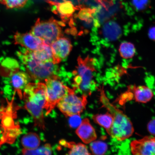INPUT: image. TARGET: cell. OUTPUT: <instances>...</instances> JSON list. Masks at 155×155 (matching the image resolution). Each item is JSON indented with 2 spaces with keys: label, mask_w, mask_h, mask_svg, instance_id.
<instances>
[{
  "label": "cell",
  "mask_w": 155,
  "mask_h": 155,
  "mask_svg": "<svg viewBox=\"0 0 155 155\" xmlns=\"http://www.w3.org/2000/svg\"><path fill=\"white\" fill-rule=\"evenodd\" d=\"M47 97L45 83H29L23 93L24 107L34 120L35 127L45 130L43 113Z\"/></svg>",
  "instance_id": "cell-1"
},
{
  "label": "cell",
  "mask_w": 155,
  "mask_h": 155,
  "mask_svg": "<svg viewBox=\"0 0 155 155\" xmlns=\"http://www.w3.org/2000/svg\"><path fill=\"white\" fill-rule=\"evenodd\" d=\"M100 101L102 106L113 116V122L110 128L107 130L108 135L119 141H123L130 137L134 133L132 123L129 117L121 110L110 102L106 95L103 87L99 89Z\"/></svg>",
  "instance_id": "cell-2"
},
{
  "label": "cell",
  "mask_w": 155,
  "mask_h": 155,
  "mask_svg": "<svg viewBox=\"0 0 155 155\" xmlns=\"http://www.w3.org/2000/svg\"><path fill=\"white\" fill-rule=\"evenodd\" d=\"M17 56L32 80L45 81L57 72L58 68L53 62L39 61L33 55L31 50L22 48L17 52Z\"/></svg>",
  "instance_id": "cell-3"
},
{
  "label": "cell",
  "mask_w": 155,
  "mask_h": 155,
  "mask_svg": "<svg viewBox=\"0 0 155 155\" xmlns=\"http://www.w3.org/2000/svg\"><path fill=\"white\" fill-rule=\"evenodd\" d=\"M94 60L88 57L83 59L79 57L77 60V70L74 71L76 75L74 79L75 89H78L83 95L88 97L92 94L93 87V73L96 71Z\"/></svg>",
  "instance_id": "cell-4"
},
{
  "label": "cell",
  "mask_w": 155,
  "mask_h": 155,
  "mask_svg": "<svg viewBox=\"0 0 155 155\" xmlns=\"http://www.w3.org/2000/svg\"><path fill=\"white\" fill-rule=\"evenodd\" d=\"M63 22H59L53 17L48 20L38 19L30 32L49 45L63 36L61 26Z\"/></svg>",
  "instance_id": "cell-5"
},
{
  "label": "cell",
  "mask_w": 155,
  "mask_h": 155,
  "mask_svg": "<svg viewBox=\"0 0 155 155\" xmlns=\"http://www.w3.org/2000/svg\"><path fill=\"white\" fill-rule=\"evenodd\" d=\"M46 87V101L44 109L46 111L45 115L49 114L63 97L69 93L75 91L64 85L60 77L53 75L45 80Z\"/></svg>",
  "instance_id": "cell-6"
},
{
  "label": "cell",
  "mask_w": 155,
  "mask_h": 155,
  "mask_svg": "<svg viewBox=\"0 0 155 155\" xmlns=\"http://www.w3.org/2000/svg\"><path fill=\"white\" fill-rule=\"evenodd\" d=\"M87 97L83 95L78 96L74 91L63 97L57 104V107L66 117L81 114L86 109Z\"/></svg>",
  "instance_id": "cell-7"
},
{
  "label": "cell",
  "mask_w": 155,
  "mask_h": 155,
  "mask_svg": "<svg viewBox=\"0 0 155 155\" xmlns=\"http://www.w3.org/2000/svg\"><path fill=\"white\" fill-rule=\"evenodd\" d=\"M46 2L51 7L54 13L59 15L64 22L70 20V24L73 23V15L75 11L79 10L81 6V5L75 6L69 0H63L61 2L51 0H46Z\"/></svg>",
  "instance_id": "cell-8"
},
{
  "label": "cell",
  "mask_w": 155,
  "mask_h": 155,
  "mask_svg": "<svg viewBox=\"0 0 155 155\" xmlns=\"http://www.w3.org/2000/svg\"><path fill=\"white\" fill-rule=\"evenodd\" d=\"M131 151L133 155H155V136H145L131 141Z\"/></svg>",
  "instance_id": "cell-9"
},
{
  "label": "cell",
  "mask_w": 155,
  "mask_h": 155,
  "mask_svg": "<svg viewBox=\"0 0 155 155\" xmlns=\"http://www.w3.org/2000/svg\"><path fill=\"white\" fill-rule=\"evenodd\" d=\"M53 51V63L57 64L69 55L72 50V45L69 39L61 38L55 41L51 45Z\"/></svg>",
  "instance_id": "cell-10"
},
{
  "label": "cell",
  "mask_w": 155,
  "mask_h": 155,
  "mask_svg": "<svg viewBox=\"0 0 155 155\" xmlns=\"http://www.w3.org/2000/svg\"><path fill=\"white\" fill-rule=\"evenodd\" d=\"M15 44L27 49L35 51L44 43L42 41L31 32L21 33L17 32L14 36Z\"/></svg>",
  "instance_id": "cell-11"
},
{
  "label": "cell",
  "mask_w": 155,
  "mask_h": 155,
  "mask_svg": "<svg viewBox=\"0 0 155 155\" xmlns=\"http://www.w3.org/2000/svg\"><path fill=\"white\" fill-rule=\"evenodd\" d=\"M75 133L85 144H89L97 139L95 130L91 125L88 118H85L83 120Z\"/></svg>",
  "instance_id": "cell-12"
},
{
  "label": "cell",
  "mask_w": 155,
  "mask_h": 155,
  "mask_svg": "<svg viewBox=\"0 0 155 155\" xmlns=\"http://www.w3.org/2000/svg\"><path fill=\"white\" fill-rule=\"evenodd\" d=\"M12 85L16 91L21 98H22L23 91L31 79L28 73L19 70L15 71L9 74Z\"/></svg>",
  "instance_id": "cell-13"
},
{
  "label": "cell",
  "mask_w": 155,
  "mask_h": 155,
  "mask_svg": "<svg viewBox=\"0 0 155 155\" xmlns=\"http://www.w3.org/2000/svg\"><path fill=\"white\" fill-rule=\"evenodd\" d=\"M128 90L133 93V100L141 103H147L150 101L154 96L152 90L146 86L133 85L129 87Z\"/></svg>",
  "instance_id": "cell-14"
},
{
  "label": "cell",
  "mask_w": 155,
  "mask_h": 155,
  "mask_svg": "<svg viewBox=\"0 0 155 155\" xmlns=\"http://www.w3.org/2000/svg\"><path fill=\"white\" fill-rule=\"evenodd\" d=\"M101 34L106 40L115 41L120 38L121 29L120 26L115 21H110L106 22L103 26Z\"/></svg>",
  "instance_id": "cell-15"
},
{
  "label": "cell",
  "mask_w": 155,
  "mask_h": 155,
  "mask_svg": "<svg viewBox=\"0 0 155 155\" xmlns=\"http://www.w3.org/2000/svg\"><path fill=\"white\" fill-rule=\"evenodd\" d=\"M77 17L82 21L84 26L89 28L92 26V25L94 26L95 18L94 15L97 12V10L95 8H91L81 5Z\"/></svg>",
  "instance_id": "cell-16"
},
{
  "label": "cell",
  "mask_w": 155,
  "mask_h": 155,
  "mask_svg": "<svg viewBox=\"0 0 155 155\" xmlns=\"http://www.w3.org/2000/svg\"><path fill=\"white\" fill-rule=\"evenodd\" d=\"M32 52L34 57L39 61L53 63V54L51 46L49 45L44 42L37 50Z\"/></svg>",
  "instance_id": "cell-17"
},
{
  "label": "cell",
  "mask_w": 155,
  "mask_h": 155,
  "mask_svg": "<svg viewBox=\"0 0 155 155\" xmlns=\"http://www.w3.org/2000/svg\"><path fill=\"white\" fill-rule=\"evenodd\" d=\"M59 144L64 147L69 149V155H90L87 147L82 143H76L73 141H67L61 140L59 141Z\"/></svg>",
  "instance_id": "cell-18"
},
{
  "label": "cell",
  "mask_w": 155,
  "mask_h": 155,
  "mask_svg": "<svg viewBox=\"0 0 155 155\" xmlns=\"http://www.w3.org/2000/svg\"><path fill=\"white\" fill-rule=\"evenodd\" d=\"M41 140L36 133L30 132L25 135L21 139V144L24 148L33 150L39 147Z\"/></svg>",
  "instance_id": "cell-19"
},
{
  "label": "cell",
  "mask_w": 155,
  "mask_h": 155,
  "mask_svg": "<svg viewBox=\"0 0 155 155\" xmlns=\"http://www.w3.org/2000/svg\"><path fill=\"white\" fill-rule=\"evenodd\" d=\"M92 119L95 123L104 127L106 131L111 127L113 122V116L108 111L106 114L94 115Z\"/></svg>",
  "instance_id": "cell-20"
},
{
  "label": "cell",
  "mask_w": 155,
  "mask_h": 155,
  "mask_svg": "<svg viewBox=\"0 0 155 155\" xmlns=\"http://www.w3.org/2000/svg\"><path fill=\"white\" fill-rule=\"evenodd\" d=\"M119 51L122 58L128 59L134 56L136 49L134 45L130 42H123L120 46Z\"/></svg>",
  "instance_id": "cell-21"
},
{
  "label": "cell",
  "mask_w": 155,
  "mask_h": 155,
  "mask_svg": "<svg viewBox=\"0 0 155 155\" xmlns=\"http://www.w3.org/2000/svg\"><path fill=\"white\" fill-rule=\"evenodd\" d=\"M22 153L24 155H51L52 148L50 144H46L40 147L33 150H27L23 148Z\"/></svg>",
  "instance_id": "cell-22"
},
{
  "label": "cell",
  "mask_w": 155,
  "mask_h": 155,
  "mask_svg": "<svg viewBox=\"0 0 155 155\" xmlns=\"http://www.w3.org/2000/svg\"><path fill=\"white\" fill-rule=\"evenodd\" d=\"M90 148L93 154L104 155L107 151L108 147L105 143L98 140L91 142Z\"/></svg>",
  "instance_id": "cell-23"
},
{
  "label": "cell",
  "mask_w": 155,
  "mask_h": 155,
  "mask_svg": "<svg viewBox=\"0 0 155 155\" xmlns=\"http://www.w3.org/2000/svg\"><path fill=\"white\" fill-rule=\"evenodd\" d=\"M28 0H0V3L7 9L19 8L24 7Z\"/></svg>",
  "instance_id": "cell-24"
},
{
  "label": "cell",
  "mask_w": 155,
  "mask_h": 155,
  "mask_svg": "<svg viewBox=\"0 0 155 155\" xmlns=\"http://www.w3.org/2000/svg\"><path fill=\"white\" fill-rule=\"evenodd\" d=\"M69 117V123L70 127L75 128L80 125L82 122L80 114L74 115Z\"/></svg>",
  "instance_id": "cell-25"
},
{
  "label": "cell",
  "mask_w": 155,
  "mask_h": 155,
  "mask_svg": "<svg viewBox=\"0 0 155 155\" xmlns=\"http://www.w3.org/2000/svg\"><path fill=\"white\" fill-rule=\"evenodd\" d=\"M147 0H133V4L139 10H142L146 8L148 5Z\"/></svg>",
  "instance_id": "cell-26"
},
{
  "label": "cell",
  "mask_w": 155,
  "mask_h": 155,
  "mask_svg": "<svg viewBox=\"0 0 155 155\" xmlns=\"http://www.w3.org/2000/svg\"><path fill=\"white\" fill-rule=\"evenodd\" d=\"M147 129L151 135L155 136V119L149 122L147 125Z\"/></svg>",
  "instance_id": "cell-27"
},
{
  "label": "cell",
  "mask_w": 155,
  "mask_h": 155,
  "mask_svg": "<svg viewBox=\"0 0 155 155\" xmlns=\"http://www.w3.org/2000/svg\"><path fill=\"white\" fill-rule=\"evenodd\" d=\"M148 36L151 40L155 41V25L150 27L149 29Z\"/></svg>",
  "instance_id": "cell-28"
},
{
  "label": "cell",
  "mask_w": 155,
  "mask_h": 155,
  "mask_svg": "<svg viewBox=\"0 0 155 155\" xmlns=\"http://www.w3.org/2000/svg\"><path fill=\"white\" fill-rule=\"evenodd\" d=\"M98 2L101 3V4L103 5V3H109L110 4H111L112 3V0H97Z\"/></svg>",
  "instance_id": "cell-29"
},
{
  "label": "cell",
  "mask_w": 155,
  "mask_h": 155,
  "mask_svg": "<svg viewBox=\"0 0 155 155\" xmlns=\"http://www.w3.org/2000/svg\"><path fill=\"white\" fill-rule=\"evenodd\" d=\"M2 117V112H0V118Z\"/></svg>",
  "instance_id": "cell-30"
}]
</instances>
